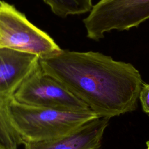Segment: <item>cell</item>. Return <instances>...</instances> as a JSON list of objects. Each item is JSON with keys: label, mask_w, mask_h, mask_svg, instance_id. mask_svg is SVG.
Masks as SVG:
<instances>
[{"label": "cell", "mask_w": 149, "mask_h": 149, "mask_svg": "<svg viewBox=\"0 0 149 149\" xmlns=\"http://www.w3.org/2000/svg\"><path fill=\"white\" fill-rule=\"evenodd\" d=\"M139 98L141 102L143 111L149 115V84L143 83Z\"/></svg>", "instance_id": "9c48e42d"}, {"label": "cell", "mask_w": 149, "mask_h": 149, "mask_svg": "<svg viewBox=\"0 0 149 149\" xmlns=\"http://www.w3.org/2000/svg\"><path fill=\"white\" fill-rule=\"evenodd\" d=\"M39 63L98 117L110 119L137 107L143 81L130 63L98 52L62 49L40 58Z\"/></svg>", "instance_id": "6da1fadb"}, {"label": "cell", "mask_w": 149, "mask_h": 149, "mask_svg": "<svg viewBox=\"0 0 149 149\" xmlns=\"http://www.w3.org/2000/svg\"><path fill=\"white\" fill-rule=\"evenodd\" d=\"M14 98L28 105L58 110L84 112L91 110L40 65L22 82Z\"/></svg>", "instance_id": "8992f818"}, {"label": "cell", "mask_w": 149, "mask_h": 149, "mask_svg": "<svg viewBox=\"0 0 149 149\" xmlns=\"http://www.w3.org/2000/svg\"><path fill=\"white\" fill-rule=\"evenodd\" d=\"M34 54L0 47V149H18L23 141L15 130L9 106L22 82L39 64Z\"/></svg>", "instance_id": "3957f363"}, {"label": "cell", "mask_w": 149, "mask_h": 149, "mask_svg": "<svg viewBox=\"0 0 149 149\" xmlns=\"http://www.w3.org/2000/svg\"><path fill=\"white\" fill-rule=\"evenodd\" d=\"M147 149H149V141L147 142Z\"/></svg>", "instance_id": "30bf717a"}, {"label": "cell", "mask_w": 149, "mask_h": 149, "mask_svg": "<svg viewBox=\"0 0 149 149\" xmlns=\"http://www.w3.org/2000/svg\"><path fill=\"white\" fill-rule=\"evenodd\" d=\"M109 119L98 117L59 137L40 141L24 142L23 144L24 149H98Z\"/></svg>", "instance_id": "52a82bcc"}, {"label": "cell", "mask_w": 149, "mask_h": 149, "mask_svg": "<svg viewBox=\"0 0 149 149\" xmlns=\"http://www.w3.org/2000/svg\"><path fill=\"white\" fill-rule=\"evenodd\" d=\"M149 19V0H100L83 20L87 36L98 41L105 33L128 30Z\"/></svg>", "instance_id": "5b68a950"}, {"label": "cell", "mask_w": 149, "mask_h": 149, "mask_svg": "<svg viewBox=\"0 0 149 149\" xmlns=\"http://www.w3.org/2000/svg\"><path fill=\"white\" fill-rule=\"evenodd\" d=\"M9 111L12 125L23 144L59 137L98 118L92 110L73 112L37 107L22 104L14 98Z\"/></svg>", "instance_id": "7a4b0ae2"}, {"label": "cell", "mask_w": 149, "mask_h": 149, "mask_svg": "<svg viewBox=\"0 0 149 149\" xmlns=\"http://www.w3.org/2000/svg\"><path fill=\"white\" fill-rule=\"evenodd\" d=\"M49 6L52 12L61 17L80 15L90 11L91 0H43Z\"/></svg>", "instance_id": "ba28073f"}, {"label": "cell", "mask_w": 149, "mask_h": 149, "mask_svg": "<svg viewBox=\"0 0 149 149\" xmlns=\"http://www.w3.org/2000/svg\"><path fill=\"white\" fill-rule=\"evenodd\" d=\"M0 47L34 54L40 58L61 50L48 34L3 1H0Z\"/></svg>", "instance_id": "277c9868"}]
</instances>
